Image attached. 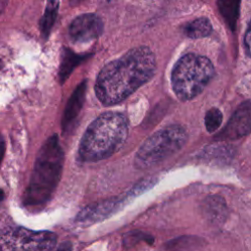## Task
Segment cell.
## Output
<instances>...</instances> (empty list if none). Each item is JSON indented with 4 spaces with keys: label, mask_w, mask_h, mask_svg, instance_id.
<instances>
[{
    "label": "cell",
    "mask_w": 251,
    "mask_h": 251,
    "mask_svg": "<svg viewBox=\"0 0 251 251\" xmlns=\"http://www.w3.org/2000/svg\"><path fill=\"white\" fill-rule=\"evenodd\" d=\"M9 0H0V15L3 13V11L5 10L7 4H8Z\"/></svg>",
    "instance_id": "obj_19"
},
{
    "label": "cell",
    "mask_w": 251,
    "mask_h": 251,
    "mask_svg": "<svg viewBox=\"0 0 251 251\" xmlns=\"http://www.w3.org/2000/svg\"><path fill=\"white\" fill-rule=\"evenodd\" d=\"M213 30V26L209 19L205 17L197 18L191 22H189L184 26V34L192 39L203 38L211 34Z\"/></svg>",
    "instance_id": "obj_12"
},
{
    "label": "cell",
    "mask_w": 251,
    "mask_h": 251,
    "mask_svg": "<svg viewBox=\"0 0 251 251\" xmlns=\"http://www.w3.org/2000/svg\"><path fill=\"white\" fill-rule=\"evenodd\" d=\"M214 75V65L207 57L187 53L173 68L172 87L179 100L188 101L198 96Z\"/></svg>",
    "instance_id": "obj_4"
},
{
    "label": "cell",
    "mask_w": 251,
    "mask_h": 251,
    "mask_svg": "<svg viewBox=\"0 0 251 251\" xmlns=\"http://www.w3.org/2000/svg\"><path fill=\"white\" fill-rule=\"evenodd\" d=\"M205 127L208 132H214L219 129L223 122V114L218 108H211L205 115Z\"/></svg>",
    "instance_id": "obj_15"
},
{
    "label": "cell",
    "mask_w": 251,
    "mask_h": 251,
    "mask_svg": "<svg viewBox=\"0 0 251 251\" xmlns=\"http://www.w3.org/2000/svg\"><path fill=\"white\" fill-rule=\"evenodd\" d=\"M103 22L95 14H82L76 17L70 25L69 35L75 44L88 43L102 33Z\"/></svg>",
    "instance_id": "obj_7"
},
{
    "label": "cell",
    "mask_w": 251,
    "mask_h": 251,
    "mask_svg": "<svg viewBox=\"0 0 251 251\" xmlns=\"http://www.w3.org/2000/svg\"><path fill=\"white\" fill-rule=\"evenodd\" d=\"M156 68V58L150 48H132L102 68L95 83L96 96L103 105L118 104L149 81Z\"/></svg>",
    "instance_id": "obj_1"
},
{
    "label": "cell",
    "mask_w": 251,
    "mask_h": 251,
    "mask_svg": "<svg viewBox=\"0 0 251 251\" xmlns=\"http://www.w3.org/2000/svg\"><path fill=\"white\" fill-rule=\"evenodd\" d=\"M188 138L185 128L180 125L168 126L148 137L134 157L136 168H153L177 153Z\"/></svg>",
    "instance_id": "obj_5"
},
{
    "label": "cell",
    "mask_w": 251,
    "mask_h": 251,
    "mask_svg": "<svg viewBox=\"0 0 251 251\" xmlns=\"http://www.w3.org/2000/svg\"><path fill=\"white\" fill-rule=\"evenodd\" d=\"M4 153H5V140H4L3 136L0 134V165H1L3 157H4Z\"/></svg>",
    "instance_id": "obj_18"
},
{
    "label": "cell",
    "mask_w": 251,
    "mask_h": 251,
    "mask_svg": "<svg viewBox=\"0 0 251 251\" xmlns=\"http://www.w3.org/2000/svg\"><path fill=\"white\" fill-rule=\"evenodd\" d=\"M87 56L85 55H77L74 53L73 51L64 48L62 53V59H61V65L59 69V77L61 82L63 83L71 75V73L74 71V69L80 64Z\"/></svg>",
    "instance_id": "obj_13"
},
{
    "label": "cell",
    "mask_w": 251,
    "mask_h": 251,
    "mask_svg": "<svg viewBox=\"0 0 251 251\" xmlns=\"http://www.w3.org/2000/svg\"><path fill=\"white\" fill-rule=\"evenodd\" d=\"M55 233L31 230L22 226L0 229V251H51L56 244Z\"/></svg>",
    "instance_id": "obj_6"
},
{
    "label": "cell",
    "mask_w": 251,
    "mask_h": 251,
    "mask_svg": "<svg viewBox=\"0 0 251 251\" xmlns=\"http://www.w3.org/2000/svg\"><path fill=\"white\" fill-rule=\"evenodd\" d=\"M3 198H4V192H3L2 189H0V203L3 200Z\"/></svg>",
    "instance_id": "obj_21"
},
{
    "label": "cell",
    "mask_w": 251,
    "mask_h": 251,
    "mask_svg": "<svg viewBox=\"0 0 251 251\" xmlns=\"http://www.w3.org/2000/svg\"><path fill=\"white\" fill-rule=\"evenodd\" d=\"M73 250V244L70 241H65L59 245L56 251H72Z\"/></svg>",
    "instance_id": "obj_17"
},
{
    "label": "cell",
    "mask_w": 251,
    "mask_h": 251,
    "mask_svg": "<svg viewBox=\"0 0 251 251\" xmlns=\"http://www.w3.org/2000/svg\"><path fill=\"white\" fill-rule=\"evenodd\" d=\"M82 1H83V0H70L72 6H76V5L80 4Z\"/></svg>",
    "instance_id": "obj_20"
},
{
    "label": "cell",
    "mask_w": 251,
    "mask_h": 251,
    "mask_svg": "<svg viewBox=\"0 0 251 251\" xmlns=\"http://www.w3.org/2000/svg\"><path fill=\"white\" fill-rule=\"evenodd\" d=\"M64 159L58 136H49L37 153L24 194V204L26 207H40L49 201L61 179Z\"/></svg>",
    "instance_id": "obj_2"
},
{
    "label": "cell",
    "mask_w": 251,
    "mask_h": 251,
    "mask_svg": "<svg viewBox=\"0 0 251 251\" xmlns=\"http://www.w3.org/2000/svg\"><path fill=\"white\" fill-rule=\"evenodd\" d=\"M251 132V100L241 103L223 130L216 135L217 139H237Z\"/></svg>",
    "instance_id": "obj_8"
},
{
    "label": "cell",
    "mask_w": 251,
    "mask_h": 251,
    "mask_svg": "<svg viewBox=\"0 0 251 251\" xmlns=\"http://www.w3.org/2000/svg\"><path fill=\"white\" fill-rule=\"evenodd\" d=\"M127 134L128 124L124 114L103 113L83 133L78 147V157L83 162H97L109 158L121 149Z\"/></svg>",
    "instance_id": "obj_3"
},
{
    "label": "cell",
    "mask_w": 251,
    "mask_h": 251,
    "mask_svg": "<svg viewBox=\"0 0 251 251\" xmlns=\"http://www.w3.org/2000/svg\"><path fill=\"white\" fill-rule=\"evenodd\" d=\"M217 4L226 24L231 30H234L239 16L240 0H217Z\"/></svg>",
    "instance_id": "obj_11"
},
{
    "label": "cell",
    "mask_w": 251,
    "mask_h": 251,
    "mask_svg": "<svg viewBox=\"0 0 251 251\" xmlns=\"http://www.w3.org/2000/svg\"><path fill=\"white\" fill-rule=\"evenodd\" d=\"M85 93L86 80H83L76 86L67 102L62 118V129L64 132L69 131L74 126V123L75 122L83 106L85 100Z\"/></svg>",
    "instance_id": "obj_10"
},
{
    "label": "cell",
    "mask_w": 251,
    "mask_h": 251,
    "mask_svg": "<svg viewBox=\"0 0 251 251\" xmlns=\"http://www.w3.org/2000/svg\"><path fill=\"white\" fill-rule=\"evenodd\" d=\"M59 4L60 0H47L46 8L40 21V31L44 39L48 38L50 31L54 25L58 14Z\"/></svg>",
    "instance_id": "obj_14"
},
{
    "label": "cell",
    "mask_w": 251,
    "mask_h": 251,
    "mask_svg": "<svg viewBox=\"0 0 251 251\" xmlns=\"http://www.w3.org/2000/svg\"><path fill=\"white\" fill-rule=\"evenodd\" d=\"M2 67H3V63H2V61L0 60V70L2 69Z\"/></svg>",
    "instance_id": "obj_22"
},
{
    "label": "cell",
    "mask_w": 251,
    "mask_h": 251,
    "mask_svg": "<svg viewBox=\"0 0 251 251\" xmlns=\"http://www.w3.org/2000/svg\"><path fill=\"white\" fill-rule=\"evenodd\" d=\"M124 201L125 200L122 198H115L89 205L77 214L75 222L84 226L103 221L114 214L123 205Z\"/></svg>",
    "instance_id": "obj_9"
},
{
    "label": "cell",
    "mask_w": 251,
    "mask_h": 251,
    "mask_svg": "<svg viewBox=\"0 0 251 251\" xmlns=\"http://www.w3.org/2000/svg\"><path fill=\"white\" fill-rule=\"evenodd\" d=\"M243 45H244L245 53L251 58V20H250V22L248 24L247 29H246L245 34H244Z\"/></svg>",
    "instance_id": "obj_16"
}]
</instances>
